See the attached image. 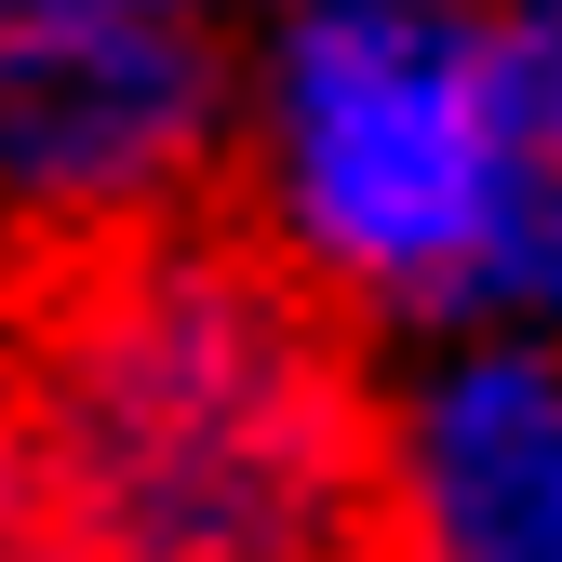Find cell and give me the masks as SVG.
I'll return each instance as SVG.
<instances>
[{"instance_id": "obj_1", "label": "cell", "mask_w": 562, "mask_h": 562, "mask_svg": "<svg viewBox=\"0 0 562 562\" xmlns=\"http://www.w3.org/2000/svg\"><path fill=\"white\" fill-rule=\"evenodd\" d=\"M0 415L81 562H429L362 322L241 201L0 228Z\"/></svg>"}, {"instance_id": "obj_2", "label": "cell", "mask_w": 562, "mask_h": 562, "mask_svg": "<svg viewBox=\"0 0 562 562\" xmlns=\"http://www.w3.org/2000/svg\"><path fill=\"white\" fill-rule=\"evenodd\" d=\"M549 188L536 67L442 0H322L268 67V228L335 295L509 281Z\"/></svg>"}, {"instance_id": "obj_3", "label": "cell", "mask_w": 562, "mask_h": 562, "mask_svg": "<svg viewBox=\"0 0 562 562\" xmlns=\"http://www.w3.org/2000/svg\"><path fill=\"white\" fill-rule=\"evenodd\" d=\"M228 148V67L161 27H0V228L161 215Z\"/></svg>"}, {"instance_id": "obj_4", "label": "cell", "mask_w": 562, "mask_h": 562, "mask_svg": "<svg viewBox=\"0 0 562 562\" xmlns=\"http://www.w3.org/2000/svg\"><path fill=\"white\" fill-rule=\"evenodd\" d=\"M429 562H562V362H469L402 415Z\"/></svg>"}, {"instance_id": "obj_5", "label": "cell", "mask_w": 562, "mask_h": 562, "mask_svg": "<svg viewBox=\"0 0 562 562\" xmlns=\"http://www.w3.org/2000/svg\"><path fill=\"white\" fill-rule=\"evenodd\" d=\"M0 562H81V536L54 522L41 469H27V442H14V415H0Z\"/></svg>"}, {"instance_id": "obj_6", "label": "cell", "mask_w": 562, "mask_h": 562, "mask_svg": "<svg viewBox=\"0 0 562 562\" xmlns=\"http://www.w3.org/2000/svg\"><path fill=\"white\" fill-rule=\"evenodd\" d=\"M175 0H0V27H161Z\"/></svg>"}, {"instance_id": "obj_7", "label": "cell", "mask_w": 562, "mask_h": 562, "mask_svg": "<svg viewBox=\"0 0 562 562\" xmlns=\"http://www.w3.org/2000/svg\"><path fill=\"white\" fill-rule=\"evenodd\" d=\"M522 67H536V134H549V161H562V41H522Z\"/></svg>"}, {"instance_id": "obj_8", "label": "cell", "mask_w": 562, "mask_h": 562, "mask_svg": "<svg viewBox=\"0 0 562 562\" xmlns=\"http://www.w3.org/2000/svg\"><path fill=\"white\" fill-rule=\"evenodd\" d=\"M536 41H562V0H536Z\"/></svg>"}]
</instances>
